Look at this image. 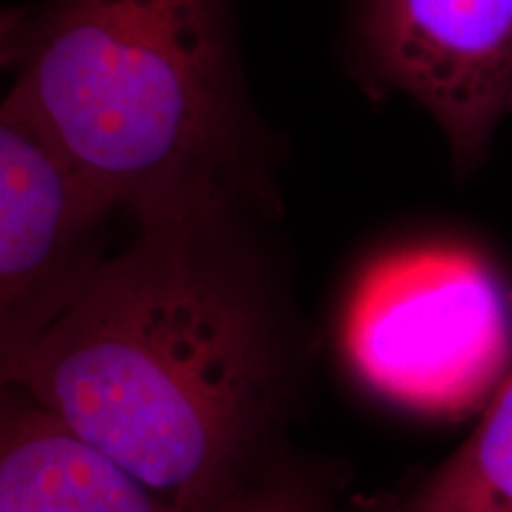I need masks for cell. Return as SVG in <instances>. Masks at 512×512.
I'll use <instances>...</instances> for the list:
<instances>
[{
  "mask_svg": "<svg viewBox=\"0 0 512 512\" xmlns=\"http://www.w3.org/2000/svg\"><path fill=\"white\" fill-rule=\"evenodd\" d=\"M238 207L136 221L10 366L17 387L183 512H216L290 446L299 344Z\"/></svg>",
  "mask_w": 512,
  "mask_h": 512,
  "instance_id": "cell-1",
  "label": "cell"
},
{
  "mask_svg": "<svg viewBox=\"0 0 512 512\" xmlns=\"http://www.w3.org/2000/svg\"><path fill=\"white\" fill-rule=\"evenodd\" d=\"M3 55L133 221L261 192L230 0H43L12 12Z\"/></svg>",
  "mask_w": 512,
  "mask_h": 512,
  "instance_id": "cell-2",
  "label": "cell"
},
{
  "mask_svg": "<svg viewBox=\"0 0 512 512\" xmlns=\"http://www.w3.org/2000/svg\"><path fill=\"white\" fill-rule=\"evenodd\" d=\"M347 354L373 392L408 411L484 408L512 368V292L465 252L399 256L356 294Z\"/></svg>",
  "mask_w": 512,
  "mask_h": 512,
  "instance_id": "cell-3",
  "label": "cell"
},
{
  "mask_svg": "<svg viewBox=\"0 0 512 512\" xmlns=\"http://www.w3.org/2000/svg\"><path fill=\"white\" fill-rule=\"evenodd\" d=\"M121 211L22 95L0 107V368L53 328L110 254Z\"/></svg>",
  "mask_w": 512,
  "mask_h": 512,
  "instance_id": "cell-4",
  "label": "cell"
},
{
  "mask_svg": "<svg viewBox=\"0 0 512 512\" xmlns=\"http://www.w3.org/2000/svg\"><path fill=\"white\" fill-rule=\"evenodd\" d=\"M358 38L377 79L437 121L470 171L512 114V0H361Z\"/></svg>",
  "mask_w": 512,
  "mask_h": 512,
  "instance_id": "cell-5",
  "label": "cell"
},
{
  "mask_svg": "<svg viewBox=\"0 0 512 512\" xmlns=\"http://www.w3.org/2000/svg\"><path fill=\"white\" fill-rule=\"evenodd\" d=\"M0 512H183L17 387L0 401Z\"/></svg>",
  "mask_w": 512,
  "mask_h": 512,
  "instance_id": "cell-6",
  "label": "cell"
},
{
  "mask_svg": "<svg viewBox=\"0 0 512 512\" xmlns=\"http://www.w3.org/2000/svg\"><path fill=\"white\" fill-rule=\"evenodd\" d=\"M354 512H512V368L451 456Z\"/></svg>",
  "mask_w": 512,
  "mask_h": 512,
  "instance_id": "cell-7",
  "label": "cell"
},
{
  "mask_svg": "<svg viewBox=\"0 0 512 512\" xmlns=\"http://www.w3.org/2000/svg\"><path fill=\"white\" fill-rule=\"evenodd\" d=\"M342 491V470L287 448L264 475L216 512H354Z\"/></svg>",
  "mask_w": 512,
  "mask_h": 512,
  "instance_id": "cell-8",
  "label": "cell"
}]
</instances>
